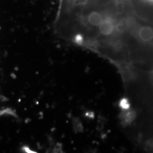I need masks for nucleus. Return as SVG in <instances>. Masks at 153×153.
Returning <instances> with one entry per match:
<instances>
[{
	"label": "nucleus",
	"mask_w": 153,
	"mask_h": 153,
	"mask_svg": "<svg viewBox=\"0 0 153 153\" xmlns=\"http://www.w3.org/2000/svg\"><path fill=\"white\" fill-rule=\"evenodd\" d=\"M138 37L141 41L148 43L153 40V28L150 26H143L138 30Z\"/></svg>",
	"instance_id": "obj_2"
},
{
	"label": "nucleus",
	"mask_w": 153,
	"mask_h": 153,
	"mask_svg": "<svg viewBox=\"0 0 153 153\" xmlns=\"http://www.w3.org/2000/svg\"><path fill=\"white\" fill-rule=\"evenodd\" d=\"M120 104V106H121L123 109H128V108H129L128 102V101L125 99H123V100H121Z\"/></svg>",
	"instance_id": "obj_4"
},
{
	"label": "nucleus",
	"mask_w": 153,
	"mask_h": 153,
	"mask_svg": "<svg viewBox=\"0 0 153 153\" xmlns=\"http://www.w3.org/2000/svg\"><path fill=\"white\" fill-rule=\"evenodd\" d=\"M99 33L103 36H109L114 31V24L110 19H103L102 22L99 25Z\"/></svg>",
	"instance_id": "obj_1"
},
{
	"label": "nucleus",
	"mask_w": 153,
	"mask_h": 153,
	"mask_svg": "<svg viewBox=\"0 0 153 153\" xmlns=\"http://www.w3.org/2000/svg\"><path fill=\"white\" fill-rule=\"evenodd\" d=\"M103 20L102 15L99 11L97 10H92L86 17V21L90 26L93 27H98Z\"/></svg>",
	"instance_id": "obj_3"
}]
</instances>
